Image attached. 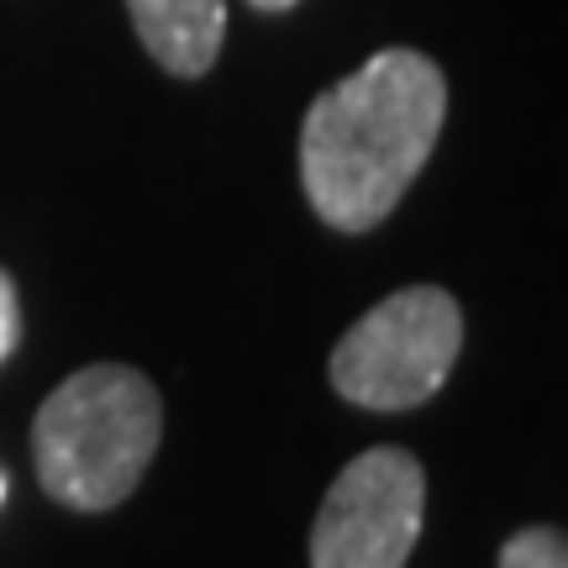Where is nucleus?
Instances as JSON below:
<instances>
[{
	"instance_id": "1a4fd4ad",
	"label": "nucleus",
	"mask_w": 568,
	"mask_h": 568,
	"mask_svg": "<svg viewBox=\"0 0 568 568\" xmlns=\"http://www.w3.org/2000/svg\"><path fill=\"white\" fill-rule=\"evenodd\" d=\"M0 500H6V479H0Z\"/></svg>"
},
{
	"instance_id": "39448f33",
	"label": "nucleus",
	"mask_w": 568,
	"mask_h": 568,
	"mask_svg": "<svg viewBox=\"0 0 568 568\" xmlns=\"http://www.w3.org/2000/svg\"><path fill=\"white\" fill-rule=\"evenodd\" d=\"M132 27L159 69L180 80H201L216 63L226 38V6L222 0H126Z\"/></svg>"
},
{
	"instance_id": "7ed1b4c3",
	"label": "nucleus",
	"mask_w": 568,
	"mask_h": 568,
	"mask_svg": "<svg viewBox=\"0 0 568 568\" xmlns=\"http://www.w3.org/2000/svg\"><path fill=\"white\" fill-rule=\"evenodd\" d=\"M464 347V311L437 284H410L347 326L332 347V385L364 410H416L447 385Z\"/></svg>"
},
{
	"instance_id": "f257e3e1",
	"label": "nucleus",
	"mask_w": 568,
	"mask_h": 568,
	"mask_svg": "<svg viewBox=\"0 0 568 568\" xmlns=\"http://www.w3.org/2000/svg\"><path fill=\"white\" fill-rule=\"evenodd\" d=\"M447 122L443 69L416 48H385L322 90L301 126V184L337 232H374L400 205Z\"/></svg>"
},
{
	"instance_id": "423d86ee",
	"label": "nucleus",
	"mask_w": 568,
	"mask_h": 568,
	"mask_svg": "<svg viewBox=\"0 0 568 568\" xmlns=\"http://www.w3.org/2000/svg\"><path fill=\"white\" fill-rule=\"evenodd\" d=\"M500 568H568L564 527H521L500 548Z\"/></svg>"
},
{
	"instance_id": "f03ea898",
	"label": "nucleus",
	"mask_w": 568,
	"mask_h": 568,
	"mask_svg": "<svg viewBox=\"0 0 568 568\" xmlns=\"http://www.w3.org/2000/svg\"><path fill=\"white\" fill-rule=\"evenodd\" d=\"M159 437L163 400L148 374L126 364H90L42 400L32 422V458L53 500L69 510H111L138 489Z\"/></svg>"
},
{
	"instance_id": "0eeeda50",
	"label": "nucleus",
	"mask_w": 568,
	"mask_h": 568,
	"mask_svg": "<svg viewBox=\"0 0 568 568\" xmlns=\"http://www.w3.org/2000/svg\"><path fill=\"white\" fill-rule=\"evenodd\" d=\"M21 337V305H17V284L0 274V364L11 358V347Z\"/></svg>"
},
{
	"instance_id": "6e6552de",
	"label": "nucleus",
	"mask_w": 568,
	"mask_h": 568,
	"mask_svg": "<svg viewBox=\"0 0 568 568\" xmlns=\"http://www.w3.org/2000/svg\"><path fill=\"white\" fill-rule=\"evenodd\" d=\"M253 11H290V6H301V0H247Z\"/></svg>"
},
{
	"instance_id": "20e7f679",
	"label": "nucleus",
	"mask_w": 568,
	"mask_h": 568,
	"mask_svg": "<svg viewBox=\"0 0 568 568\" xmlns=\"http://www.w3.org/2000/svg\"><path fill=\"white\" fill-rule=\"evenodd\" d=\"M422 516V464L406 447H368L326 489L311 527V568H406Z\"/></svg>"
}]
</instances>
